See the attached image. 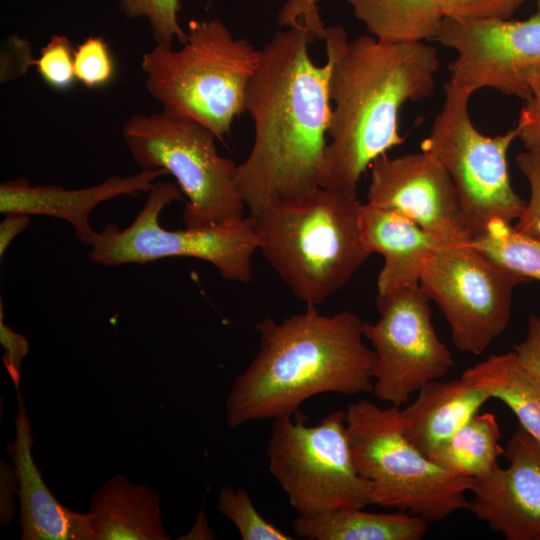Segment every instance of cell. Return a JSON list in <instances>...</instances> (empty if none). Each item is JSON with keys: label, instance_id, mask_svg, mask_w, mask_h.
I'll list each match as a JSON object with an SVG mask.
<instances>
[{"label": "cell", "instance_id": "cell-1", "mask_svg": "<svg viewBox=\"0 0 540 540\" xmlns=\"http://www.w3.org/2000/svg\"><path fill=\"white\" fill-rule=\"evenodd\" d=\"M314 41L296 23L260 50L245 99L254 142L235 172L236 187L253 217L276 200L320 187L331 116L330 66L311 59Z\"/></svg>", "mask_w": 540, "mask_h": 540}, {"label": "cell", "instance_id": "cell-2", "mask_svg": "<svg viewBox=\"0 0 540 540\" xmlns=\"http://www.w3.org/2000/svg\"><path fill=\"white\" fill-rule=\"evenodd\" d=\"M323 40L331 116L319 186L356 195L367 168L404 142L400 111L433 94L439 58L425 42L349 40L341 26L327 27Z\"/></svg>", "mask_w": 540, "mask_h": 540}, {"label": "cell", "instance_id": "cell-3", "mask_svg": "<svg viewBox=\"0 0 540 540\" xmlns=\"http://www.w3.org/2000/svg\"><path fill=\"white\" fill-rule=\"evenodd\" d=\"M259 349L226 400L231 428L294 415L322 393H371L375 353L364 343L363 322L351 311L323 315L315 305L276 322L255 324Z\"/></svg>", "mask_w": 540, "mask_h": 540}, {"label": "cell", "instance_id": "cell-4", "mask_svg": "<svg viewBox=\"0 0 540 540\" xmlns=\"http://www.w3.org/2000/svg\"><path fill=\"white\" fill-rule=\"evenodd\" d=\"M361 204L357 195L317 187L254 217L258 249L306 305L337 293L370 256L360 235Z\"/></svg>", "mask_w": 540, "mask_h": 540}, {"label": "cell", "instance_id": "cell-5", "mask_svg": "<svg viewBox=\"0 0 540 540\" xmlns=\"http://www.w3.org/2000/svg\"><path fill=\"white\" fill-rule=\"evenodd\" d=\"M260 50L234 38L217 18L192 20L182 47L155 45L142 56L148 92L162 112L207 128L217 140L229 134L234 119L245 112L249 82Z\"/></svg>", "mask_w": 540, "mask_h": 540}, {"label": "cell", "instance_id": "cell-6", "mask_svg": "<svg viewBox=\"0 0 540 540\" xmlns=\"http://www.w3.org/2000/svg\"><path fill=\"white\" fill-rule=\"evenodd\" d=\"M345 420L356 469L371 483L372 504L429 523L466 509L475 479L443 469L418 450L405 436L401 407L363 399L347 407Z\"/></svg>", "mask_w": 540, "mask_h": 540}, {"label": "cell", "instance_id": "cell-7", "mask_svg": "<svg viewBox=\"0 0 540 540\" xmlns=\"http://www.w3.org/2000/svg\"><path fill=\"white\" fill-rule=\"evenodd\" d=\"M122 135L142 169H163L186 196V228H203L244 217L235 182L236 164L221 156L204 126L164 112L131 116Z\"/></svg>", "mask_w": 540, "mask_h": 540}, {"label": "cell", "instance_id": "cell-8", "mask_svg": "<svg viewBox=\"0 0 540 540\" xmlns=\"http://www.w3.org/2000/svg\"><path fill=\"white\" fill-rule=\"evenodd\" d=\"M345 415L338 409L308 426L298 411L272 423L269 470L301 516L372 504L371 483L354 463Z\"/></svg>", "mask_w": 540, "mask_h": 540}, {"label": "cell", "instance_id": "cell-9", "mask_svg": "<svg viewBox=\"0 0 540 540\" xmlns=\"http://www.w3.org/2000/svg\"><path fill=\"white\" fill-rule=\"evenodd\" d=\"M175 184L156 182L134 219L124 229L108 223L90 246L94 264H145L168 257H190L212 264L227 279L246 283L252 278V256L258 250L255 220L251 215L203 228L168 230L159 216L170 203L181 200Z\"/></svg>", "mask_w": 540, "mask_h": 540}, {"label": "cell", "instance_id": "cell-10", "mask_svg": "<svg viewBox=\"0 0 540 540\" xmlns=\"http://www.w3.org/2000/svg\"><path fill=\"white\" fill-rule=\"evenodd\" d=\"M444 92L442 109L420 146L449 174L473 239L492 220L512 224L524 213L527 202L514 191L507 163V153L517 132L513 128L496 136L482 134L469 116L470 97L448 82Z\"/></svg>", "mask_w": 540, "mask_h": 540}, {"label": "cell", "instance_id": "cell-11", "mask_svg": "<svg viewBox=\"0 0 540 540\" xmlns=\"http://www.w3.org/2000/svg\"><path fill=\"white\" fill-rule=\"evenodd\" d=\"M527 282L471 241L433 251L419 284L445 316L455 347L480 355L507 328L514 289Z\"/></svg>", "mask_w": 540, "mask_h": 540}, {"label": "cell", "instance_id": "cell-12", "mask_svg": "<svg viewBox=\"0 0 540 540\" xmlns=\"http://www.w3.org/2000/svg\"><path fill=\"white\" fill-rule=\"evenodd\" d=\"M420 285L376 296L379 319L363 322L375 353L372 394L401 407L425 384L445 376L454 360L432 323Z\"/></svg>", "mask_w": 540, "mask_h": 540}, {"label": "cell", "instance_id": "cell-13", "mask_svg": "<svg viewBox=\"0 0 540 540\" xmlns=\"http://www.w3.org/2000/svg\"><path fill=\"white\" fill-rule=\"evenodd\" d=\"M435 40L456 51L448 83L471 97L490 88L527 100L540 70V11L525 20L444 17Z\"/></svg>", "mask_w": 540, "mask_h": 540}, {"label": "cell", "instance_id": "cell-14", "mask_svg": "<svg viewBox=\"0 0 540 540\" xmlns=\"http://www.w3.org/2000/svg\"><path fill=\"white\" fill-rule=\"evenodd\" d=\"M370 168L366 203L412 220L445 245L472 241L453 182L433 155L385 154Z\"/></svg>", "mask_w": 540, "mask_h": 540}, {"label": "cell", "instance_id": "cell-15", "mask_svg": "<svg viewBox=\"0 0 540 540\" xmlns=\"http://www.w3.org/2000/svg\"><path fill=\"white\" fill-rule=\"evenodd\" d=\"M508 461L491 476L475 479L466 509L507 540L540 535V443L521 425L508 440Z\"/></svg>", "mask_w": 540, "mask_h": 540}, {"label": "cell", "instance_id": "cell-16", "mask_svg": "<svg viewBox=\"0 0 540 540\" xmlns=\"http://www.w3.org/2000/svg\"><path fill=\"white\" fill-rule=\"evenodd\" d=\"M167 174L163 169H142L127 176H112L100 184L69 190L58 185H31L26 179L5 181L0 185V212L45 215L69 222L76 238L90 245L96 235L89 216L100 203L117 196L137 197L149 192L155 180Z\"/></svg>", "mask_w": 540, "mask_h": 540}, {"label": "cell", "instance_id": "cell-17", "mask_svg": "<svg viewBox=\"0 0 540 540\" xmlns=\"http://www.w3.org/2000/svg\"><path fill=\"white\" fill-rule=\"evenodd\" d=\"M18 413L16 438L7 444L17 475L20 502L19 526L23 540H94L90 513H77L52 494L33 456L31 425L20 388L16 389Z\"/></svg>", "mask_w": 540, "mask_h": 540}, {"label": "cell", "instance_id": "cell-18", "mask_svg": "<svg viewBox=\"0 0 540 540\" xmlns=\"http://www.w3.org/2000/svg\"><path fill=\"white\" fill-rule=\"evenodd\" d=\"M359 229L370 255L378 253L384 258L377 295L420 285L425 261L445 245L412 220L368 203L361 204Z\"/></svg>", "mask_w": 540, "mask_h": 540}, {"label": "cell", "instance_id": "cell-19", "mask_svg": "<svg viewBox=\"0 0 540 540\" xmlns=\"http://www.w3.org/2000/svg\"><path fill=\"white\" fill-rule=\"evenodd\" d=\"M491 397L463 378L433 380L401 408L407 439L428 456L468 422Z\"/></svg>", "mask_w": 540, "mask_h": 540}, {"label": "cell", "instance_id": "cell-20", "mask_svg": "<svg viewBox=\"0 0 540 540\" xmlns=\"http://www.w3.org/2000/svg\"><path fill=\"white\" fill-rule=\"evenodd\" d=\"M94 540H168L159 496L119 474L110 478L90 499Z\"/></svg>", "mask_w": 540, "mask_h": 540}, {"label": "cell", "instance_id": "cell-21", "mask_svg": "<svg viewBox=\"0 0 540 540\" xmlns=\"http://www.w3.org/2000/svg\"><path fill=\"white\" fill-rule=\"evenodd\" d=\"M362 509L299 515L293 522V531L310 540H420L430 524L409 512L372 513Z\"/></svg>", "mask_w": 540, "mask_h": 540}, {"label": "cell", "instance_id": "cell-22", "mask_svg": "<svg viewBox=\"0 0 540 540\" xmlns=\"http://www.w3.org/2000/svg\"><path fill=\"white\" fill-rule=\"evenodd\" d=\"M460 377L504 403L519 425L540 443V383L523 368L513 351L490 355Z\"/></svg>", "mask_w": 540, "mask_h": 540}, {"label": "cell", "instance_id": "cell-23", "mask_svg": "<svg viewBox=\"0 0 540 540\" xmlns=\"http://www.w3.org/2000/svg\"><path fill=\"white\" fill-rule=\"evenodd\" d=\"M375 38L394 43L435 39L444 19L440 0H346Z\"/></svg>", "mask_w": 540, "mask_h": 540}, {"label": "cell", "instance_id": "cell-24", "mask_svg": "<svg viewBox=\"0 0 540 540\" xmlns=\"http://www.w3.org/2000/svg\"><path fill=\"white\" fill-rule=\"evenodd\" d=\"M496 415L478 412L428 457L443 469L463 477L483 479L499 467L504 454Z\"/></svg>", "mask_w": 540, "mask_h": 540}, {"label": "cell", "instance_id": "cell-25", "mask_svg": "<svg viewBox=\"0 0 540 540\" xmlns=\"http://www.w3.org/2000/svg\"><path fill=\"white\" fill-rule=\"evenodd\" d=\"M472 243L500 265L530 281H540V238L524 235L511 223L494 219Z\"/></svg>", "mask_w": 540, "mask_h": 540}, {"label": "cell", "instance_id": "cell-26", "mask_svg": "<svg viewBox=\"0 0 540 540\" xmlns=\"http://www.w3.org/2000/svg\"><path fill=\"white\" fill-rule=\"evenodd\" d=\"M217 508L233 522L243 540L294 539L264 518L244 489L223 486L219 491Z\"/></svg>", "mask_w": 540, "mask_h": 540}, {"label": "cell", "instance_id": "cell-27", "mask_svg": "<svg viewBox=\"0 0 540 540\" xmlns=\"http://www.w3.org/2000/svg\"><path fill=\"white\" fill-rule=\"evenodd\" d=\"M118 3L126 18L148 20L156 45L172 46L174 40L186 42L187 32L178 22L181 0H118Z\"/></svg>", "mask_w": 540, "mask_h": 540}, {"label": "cell", "instance_id": "cell-28", "mask_svg": "<svg viewBox=\"0 0 540 540\" xmlns=\"http://www.w3.org/2000/svg\"><path fill=\"white\" fill-rule=\"evenodd\" d=\"M74 55L75 48L72 42L65 35L55 34L42 47L34 66L49 87L65 91L73 85L76 79Z\"/></svg>", "mask_w": 540, "mask_h": 540}, {"label": "cell", "instance_id": "cell-29", "mask_svg": "<svg viewBox=\"0 0 540 540\" xmlns=\"http://www.w3.org/2000/svg\"><path fill=\"white\" fill-rule=\"evenodd\" d=\"M76 79L90 89L107 85L114 77L115 66L102 36H90L75 48Z\"/></svg>", "mask_w": 540, "mask_h": 540}, {"label": "cell", "instance_id": "cell-30", "mask_svg": "<svg viewBox=\"0 0 540 540\" xmlns=\"http://www.w3.org/2000/svg\"><path fill=\"white\" fill-rule=\"evenodd\" d=\"M516 164L530 186V198L522 216L513 225L520 233L540 238V155L523 151Z\"/></svg>", "mask_w": 540, "mask_h": 540}, {"label": "cell", "instance_id": "cell-31", "mask_svg": "<svg viewBox=\"0 0 540 540\" xmlns=\"http://www.w3.org/2000/svg\"><path fill=\"white\" fill-rule=\"evenodd\" d=\"M525 0H440L444 17L454 19H510Z\"/></svg>", "mask_w": 540, "mask_h": 540}, {"label": "cell", "instance_id": "cell-32", "mask_svg": "<svg viewBox=\"0 0 540 540\" xmlns=\"http://www.w3.org/2000/svg\"><path fill=\"white\" fill-rule=\"evenodd\" d=\"M531 96L523 104L517 125V138L525 151L540 155V70L530 80Z\"/></svg>", "mask_w": 540, "mask_h": 540}, {"label": "cell", "instance_id": "cell-33", "mask_svg": "<svg viewBox=\"0 0 540 540\" xmlns=\"http://www.w3.org/2000/svg\"><path fill=\"white\" fill-rule=\"evenodd\" d=\"M318 0H285L277 15V23L280 27H289L296 23H302L315 40H323L326 33L319 7Z\"/></svg>", "mask_w": 540, "mask_h": 540}, {"label": "cell", "instance_id": "cell-34", "mask_svg": "<svg viewBox=\"0 0 540 540\" xmlns=\"http://www.w3.org/2000/svg\"><path fill=\"white\" fill-rule=\"evenodd\" d=\"M35 65L30 43L19 35L5 39L0 54L1 83L24 76Z\"/></svg>", "mask_w": 540, "mask_h": 540}, {"label": "cell", "instance_id": "cell-35", "mask_svg": "<svg viewBox=\"0 0 540 540\" xmlns=\"http://www.w3.org/2000/svg\"><path fill=\"white\" fill-rule=\"evenodd\" d=\"M0 343L4 349L3 363L15 388H20V370L23 358L29 353V342L3 321L0 307Z\"/></svg>", "mask_w": 540, "mask_h": 540}, {"label": "cell", "instance_id": "cell-36", "mask_svg": "<svg viewBox=\"0 0 540 540\" xmlns=\"http://www.w3.org/2000/svg\"><path fill=\"white\" fill-rule=\"evenodd\" d=\"M523 368L540 383V316L530 315L524 339L513 347Z\"/></svg>", "mask_w": 540, "mask_h": 540}, {"label": "cell", "instance_id": "cell-37", "mask_svg": "<svg viewBox=\"0 0 540 540\" xmlns=\"http://www.w3.org/2000/svg\"><path fill=\"white\" fill-rule=\"evenodd\" d=\"M0 223V257L2 258L13 239L30 223L29 215L6 213Z\"/></svg>", "mask_w": 540, "mask_h": 540}, {"label": "cell", "instance_id": "cell-38", "mask_svg": "<svg viewBox=\"0 0 540 540\" xmlns=\"http://www.w3.org/2000/svg\"><path fill=\"white\" fill-rule=\"evenodd\" d=\"M185 536L187 537L182 539H211L214 537L207 525L206 518L203 513H200L191 532Z\"/></svg>", "mask_w": 540, "mask_h": 540}, {"label": "cell", "instance_id": "cell-39", "mask_svg": "<svg viewBox=\"0 0 540 540\" xmlns=\"http://www.w3.org/2000/svg\"><path fill=\"white\" fill-rule=\"evenodd\" d=\"M537 540H540V535L538 536Z\"/></svg>", "mask_w": 540, "mask_h": 540}, {"label": "cell", "instance_id": "cell-40", "mask_svg": "<svg viewBox=\"0 0 540 540\" xmlns=\"http://www.w3.org/2000/svg\"><path fill=\"white\" fill-rule=\"evenodd\" d=\"M539 4H540V0H538Z\"/></svg>", "mask_w": 540, "mask_h": 540}]
</instances>
